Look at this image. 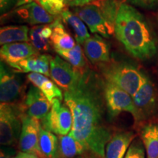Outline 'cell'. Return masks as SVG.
Segmentation results:
<instances>
[{"mask_svg":"<svg viewBox=\"0 0 158 158\" xmlns=\"http://www.w3.org/2000/svg\"><path fill=\"white\" fill-rule=\"evenodd\" d=\"M10 158H17V157H10Z\"/></svg>","mask_w":158,"mask_h":158,"instance_id":"cell-36","label":"cell"},{"mask_svg":"<svg viewBox=\"0 0 158 158\" xmlns=\"http://www.w3.org/2000/svg\"><path fill=\"white\" fill-rule=\"evenodd\" d=\"M61 17L64 22L69 25L73 31L75 38L78 44L83 45L86 40L90 37L88 29L84 24V22L78 15L73 14L69 10H65L61 14Z\"/></svg>","mask_w":158,"mask_h":158,"instance_id":"cell-24","label":"cell"},{"mask_svg":"<svg viewBox=\"0 0 158 158\" xmlns=\"http://www.w3.org/2000/svg\"><path fill=\"white\" fill-rule=\"evenodd\" d=\"M13 16L30 25L50 24L55 21L54 15L48 13L40 4L33 1L15 8L13 12Z\"/></svg>","mask_w":158,"mask_h":158,"instance_id":"cell-12","label":"cell"},{"mask_svg":"<svg viewBox=\"0 0 158 158\" xmlns=\"http://www.w3.org/2000/svg\"><path fill=\"white\" fill-rule=\"evenodd\" d=\"M59 158H73L86 149L85 146L72 135H59Z\"/></svg>","mask_w":158,"mask_h":158,"instance_id":"cell-25","label":"cell"},{"mask_svg":"<svg viewBox=\"0 0 158 158\" xmlns=\"http://www.w3.org/2000/svg\"><path fill=\"white\" fill-rule=\"evenodd\" d=\"M0 158H9L8 156H7V155H6L5 150L1 149V155H0Z\"/></svg>","mask_w":158,"mask_h":158,"instance_id":"cell-35","label":"cell"},{"mask_svg":"<svg viewBox=\"0 0 158 158\" xmlns=\"http://www.w3.org/2000/svg\"><path fill=\"white\" fill-rule=\"evenodd\" d=\"M64 100L73 118L69 135L86 149L105 158L106 147L113 135L106 119L108 110L102 83L92 71H83L76 86L64 91Z\"/></svg>","mask_w":158,"mask_h":158,"instance_id":"cell-1","label":"cell"},{"mask_svg":"<svg viewBox=\"0 0 158 158\" xmlns=\"http://www.w3.org/2000/svg\"><path fill=\"white\" fill-rule=\"evenodd\" d=\"M116 38L129 54L141 61L157 53V35L145 16L133 6L122 3L115 22Z\"/></svg>","mask_w":158,"mask_h":158,"instance_id":"cell-2","label":"cell"},{"mask_svg":"<svg viewBox=\"0 0 158 158\" xmlns=\"http://www.w3.org/2000/svg\"><path fill=\"white\" fill-rule=\"evenodd\" d=\"M89 3L94 4L100 9L106 23L110 36L114 34L115 22L118 9L122 3L117 0H92Z\"/></svg>","mask_w":158,"mask_h":158,"instance_id":"cell-20","label":"cell"},{"mask_svg":"<svg viewBox=\"0 0 158 158\" xmlns=\"http://www.w3.org/2000/svg\"><path fill=\"white\" fill-rule=\"evenodd\" d=\"M53 23V33L51 37V44L55 51L70 50L76 45V41L67 31L61 22L60 19H56Z\"/></svg>","mask_w":158,"mask_h":158,"instance_id":"cell-22","label":"cell"},{"mask_svg":"<svg viewBox=\"0 0 158 158\" xmlns=\"http://www.w3.org/2000/svg\"><path fill=\"white\" fill-rule=\"evenodd\" d=\"M101 71L106 81L115 84L132 97L141 87L145 78L136 67L125 62L104 64Z\"/></svg>","mask_w":158,"mask_h":158,"instance_id":"cell-3","label":"cell"},{"mask_svg":"<svg viewBox=\"0 0 158 158\" xmlns=\"http://www.w3.org/2000/svg\"><path fill=\"white\" fill-rule=\"evenodd\" d=\"M56 52L59 56L78 70H82L86 66L84 55L80 44H76V46L70 50H59Z\"/></svg>","mask_w":158,"mask_h":158,"instance_id":"cell-27","label":"cell"},{"mask_svg":"<svg viewBox=\"0 0 158 158\" xmlns=\"http://www.w3.org/2000/svg\"><path fill=\"white\" fill-rule=\"evenodd\" d=\"M53 33V23L37 25L29 30V39L37 51H47L50 48Z\"/></svg>","mask_w":158,"mask_h":158,"instance_id":"cell-21","label":"cell"},{"mask_svg":"<svg viewBox=\"0 0 158 158\" xmlns=\"http://www.w3.org/2000/svg\"><path fill=\"white\" fill-rule=\"evenodd\" d=\"M21 1V0H0L1 15L7 14L11 10L19 7Z\"/></svg>","mask_w":158,"mask_h":158,"instance_id":"cell-30","label":"cell"},{"mask_svg":"<svg viewBox=\"0 0 158 158\" xmlns=\"http://www.w3.org/2000/svg\"><path fill=\"white\" fill-rule=\"evenodd\" d=\"M51 59L52 58L49 55L36 54L9 66L19 73H37L50 77Z\"/></svg>","mask_w":158,"mask_h":158,"instance_id":"cell-16","label":"cell"},{"mask_svg":"<svg viewBox=\"0 0 158 158\" xmlns=\"http://www.w3.org/2000/svg\"><path fill=\"white\" fill-rule=\"evenodd\" d=\"M38 157L40 158H59V138L52 132L44 129L42 125L39 135Z\"/></svg>","mask_w":158,"mask_h":158,"instance_id":"cell-19","label":"cell"},{"mask_svg":"<svg viewBox=\"0 0 158 158\" xmlns=\"http://www.w3.org/2000/svg\"><path fill=\"white\" fill-rule=\"evenodd\" d=\"M23 111L15 103H1L0 106V143L12 146L20 138L22 127Z\"/></svg>","mask_w":158,"mask_h":158,"instance_id":"cell-4","label":"cell"},{"mask_svg":"<svg viewBox=\"0 0 158 158\" xmlns=\"http://www.w3.org/2000/svg\"><path fill=\"white\" fill-rule=\"evenodd\" d=\"M40 5L48 13L52 15H61L67 10L66 2L64 0H37Z\"/></svg>","mask_w":158,"mask_h":158,"instance_id":"cell-28","label":"cell"},{"mask_svg":"<svg viewBox=\"0 0 158 158\" xmlns=\"http://www.w3.org/2000/svg\"><path fill=\"white\" fill-rule=\"evenodd\" d=\"M29 30L25 25H9L0 29V44L1 45L12 43L28 42Z\"/></svg>","mask_w":158,"mask_h":158,"instance_id":"cell-23","label":"cell"},{"mask_svg":"<svg viewBox=\"0 0 158 158\" xmlns=\"http://www.w3.org/2000/svg\"><path fill=\"white\" fill-rule=\"evenodd\" d=\"M16 157L17 158H40L38 156H37L36 155H33V154L26 152H20Z\"/></svg>","mask_w":158,"mask_h":158,"instance_id":"cell-32","label":"cell"},{"mask_svg":"<svg viewBox=\"0 0 158 158\" xmlns=\"http://www.w3.org/2000/svg\"><path fill=\"white\" fill-rule=\"evenodd\" d=\"M73 118L72 112L62 100L55 99L47 116L41 120V125L44 129L59 135H66L72 130Z\"/></svg>","mask_w":158,"mask_h":158,"instance_id":"cell-6","label":"cell"},{"mask_svg":"<svg viewBox=\"0 0 158 158\" xmlns=\"http://www.w3.org/2000/svg\"><path fill=\"white\" fill-rule=\"evenodd\" d=\"M23 81L15 70H10L5 62L0 64V101L1 103H15L21 96Z\"/></svg>","mask_w":158,"mask_h":158,"instance_id":"cell-8","label":"cell"},{"mask_svg":"<svg viewBox=\"0 0 158 158\" xmlns=\"http://www.w3.org/2000/svg\"><path fill=\"white\" fill-rule=\"evenodd\" d=\"M75 14L80 18L87 25L91 32L97 33L102 37L108 38L107 26L100 9L94 4L89 3L77 7L74 10Z\"/></svg>","mask_w":158,"mask_h":158,"instance_id":"cell-13","label":"cell"},{"mask_svg":"<svg viewBox=\"0 0 158 158\" xmlns=\"http://www.w3.org/2000/svg\"><path fill=\"white\" fill-rule=\"evenodd\" d=\"M22 127L19 138V148L22 152L38 156V143L41 123L37 118L23 114L21 116Z\"/></svg>","mask_w":158,"mask_h":158,"instance_id":"cell-9","label":"cell"},{"mask_svg":"<svg viewBox=\"0 0 158 158\" xmlns=\"http://www.w3.org/2000/svg\"><path fill=\"white\" fill-rule=\"evenodd\" d=\"M127 1L132 5L146 9H154L158 5V0H127Z\"/></svg>","mask_w":158,"mask_h":158,"instance_id":"cell-31","label":"cell"},{"mask_svg":"<svg viewBox=\"0 0 158 158\" xmlns=\"http://www.w3.org/2000/svg\"><path fill=\"white\" fill-rule=\"evenodd\" d=\"M134 137L132 132H121L114 135L106 147L105 158H124Z\"/></svg>","mask_w":158,"mask_h":158,"instance_id":"cell-17","label":"cell"},{"mask_svg":"<svg viewBox=\"0 0 158 158\" xmlns=\"http://www.w3.org/2000/svg\"><path fill=\"white\" fill-rule=\"evenodd\" d=\"M156 92L153 83L145 76L143 84L133 96V100L137 109L138 121L149 116L156 106Z\"/></svg>","mask_w":158,"mask_h":158,"instance_id":"cell-11","label":"cell"},{"mask_svg":"<svg viewBox=\"0 0 158 158\" xmlns=\"http://www.w3.org/2000/svg\"><path fill=\"white\" fill-rule=\"evenodd\" d=\"M82 73L83 71L75 68L60 56H56L51 59L50 77L53 81L64 91L76 86L81 78Z\"/></svg>","mask_w":158,"mask_h":158,"instance_id":"cell-7","label":"cell"},{"mask_svg":"<svg viewBox=\"0 0 158 158\" xmlns=\"http://www.w3.org/2000/svg\"><path fill=\"white\" fill-rule=\"evenodd\" d=\"M52 103L35 86H30L21 105L23 113L31 117L42 120L50 111Z\"/></svg>","mask_w":158,"mask_h":158,"instance_id":"cell-10","label":"cell"},{"mask_svg":"<svg viewBox=\"0 0 158 158\" xmlns=\"http://www.w3.org/2000/svg\"><path fill=\"white\" fill-rule=\"evenodd\" d=\"M92 0H76V7L83 6L91 2Z\"/></svg>","mask_w":158,"mask_h":158,"instance_id":"cell-33","label":"cell"},{"mask_svg":"<svg viewBox=\"0 0 158 158\" xmlns=\"http://www.w3.org/2000/svg\"><path fill=\"white\" fill-rule=\"evenodd\" d=\"M141 139L148 158H158V124H148L142 128Z\"/></svg>","mask_w":158,"mask_h":158,"instance_id":"cell-26","label":"cell"},{"mask_svg":"<svg viewBox=\"0 0 158 158\" xmlns=\"http://www.w3.org/2000/svg\"><path fill=\"white\" fill-rule=\"evenodd\" d=\"M38 54V51L28 42L12 43L2 45L1 59L8 65Z\"/></svg>","mask_w":158,"mask_h":158,"instance_id":"cell-15","label":"cell"},{"mask_svg":"<svg viewBox=\"0 0 158 158\" xmlns=\"http://www.w3.org/2000/svg\"><path fill=\"white\" fill-rule=\"evenodd\" d=\"M85 54L93 64H102L110 60V45L106 40L100 35L90 37L84 44Z\"/></svg>","mask_w":158,"mask_h":158,"instance_id":"cell-14","label":"cell"},{"mask_svg":"<svg viewBox=\"0 0 158 158\" xmlns=\"http://www.w3.org/2000/svg\"><path fill=\"white\" fill-rule=\"evenodd\" d=\"M27 79L45 94L51 103L55 99L62 100V90L56 83L50 80L46 76L37 73H30L27 75Z\"/></svg>","mask_w":158,"mask_h":158,"instance_id":"cell-18","label":"cell"},{"mask_svg":"<svg viewBox=\"0 0 158 158\" xmlns=\"http://www.w3.org/2000/svg\"><path fill=\"white\" fill-rule=\"evenodd\" d=\"M104 97L108 114L110 117H115L121 112H129L138 121L137 109L133 100V97L115 84L106 81L103 84Z\"/></svg>","mask_w":158,"mask_h":158,"instance_id":"cell-5","label":"cell"},{"mask_svg":"<svg viewBox=\"0 0 158 158\" xmlns=\"http://www.w3.org/2000/svg\"><path fill=\"white\" fill-rule=\"evenodd\" d=\"M67 5L70 6H76V0H64Z\"/></svg>","mask_w":158,"mask_h":158,"instance_id":"cell-34","label":"cell"},{"mask_svg":"<svg viewBox=\"0 0 158 158\" xmlns=\"http://www.w3.org/2000/svg\"><path fill=\"white\" fill-rule=\"evenodd\" d=\"M124 158H145L144 149L140 141H135L128 149Z\"/></svg>","mask_w":158,"mask_h":158,"instance_id":"cell-29","label":"cell"}]
</instances>
